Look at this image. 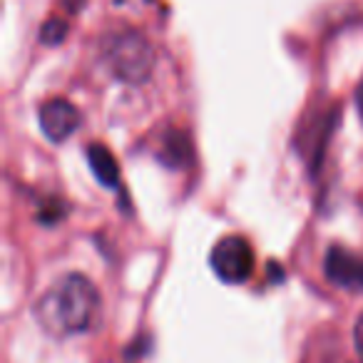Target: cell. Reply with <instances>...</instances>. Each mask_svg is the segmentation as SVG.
<instances>
[{"mask_svg": "<svg viewBox=\"0 0 363 363\" xmlns=\"http://www.w3.org/2000/svg\"><path fill=\"white\" fill-rule=\"evenodd\" d=\"M100 311V294L82 274H65L33 306L38 326L52 338L82 333L95 323Z\"/></svg>", "mask_w": 363, "mask_h": 363, "instance_id": "6da1fadb", "label": "cell"}, {"mask_svg": "<svg viewBox=\"0 0 363 363\" xmlns=\"http://www.w3.org/2000/svg\"><path fill=\"white\" fill-rule=\"evenodd\" d=\"M102 62L117 80L127 85H142L155 70V48L142 33L137 30H120L112 33L100 45Z\"/></svg>", "mask_w": 363, "mask_h": 363, "instance_id": "7a4b0ae2", "label": "cell"}, {"mask_svg": "<svg viewBox=\"0 0 363 363\" xmlns=\"http://www.w3.org/2000/svg\"><path fill=\"white\" fill-rule=\"evenodd\" d=\"M209 267L217 274L219 281L229 284V286H239V284L249 281L254 274V267H257L252 244L244 237H239V234L222 237L212 247Z\"/></svg>", "mask_w": 363, "mask_h": 363, "instance_id": "3957f363", "label": "cell"}, {"mask_svg": "<svg viewBox=\"0 0 363 363\" xmlns=\"http://www.w3.org/2000/svg\"><path fill=\"white\" fill-rule=\"evenodd\" d=\"M323 274L336 289L351 294H363V257L346 247H328L323 259Z\"/></svg>", "mask_w": 363, "mask_h": 363, "instance_id": "277c9868", "label": "cell"}, {"mask_svg": "<svg viewBox=\"0 0 363 363\" xmlns=\"http://www.w3.org/2000/svg\"><path fill=\"white\" fill-rule=\"evenodd\" d=\"M80 110L72 102L60 100V97L43 102L40 110H38V122H40L43 135L50 142H55V145L70 140L77 132V127H80Z\"/></svg>", "mask_w": 363, "mask_h": 363, "instance_id": "5b68a950", "label": "cell"}, {"mask_svg": "<svg viewBox=\"0 0 363 363\" xmlns=\"http://www.w3.org/2000/svg\"><path fill=\"white\" fill-rule=\"evenodd\" d=\"M160 160L167 164V169H182L194 160L192 140L184 130H169L162 137Z\"/></svg>", "mask_w": 363, "mask_h": 363, "instance_id": "8992f818", "label": "cell"}, {"mask_svg": "<svg viewBox=\"0 0 363 363\" xmlns=\"http://www.w3.org/2000/svg\"><path fill=\"white\" fill-rule=\"evenodd\" d=\"M87 162H90L92 174H95V179L100 182L102 187L117 189V184H120V167H117V160L105 145L87 147Z\"/></svg>", "mask_w": 363, "mask_h": 363, "instance_id": "52a82bcc", "label": "cell"}, {"mask_svg": "<svg viewBox=\"0 0 363 363\" xmlns=\"http://www.w3.org/2000/svg\"><path fill=\"white\" fill-rule=\"evenodd\" d=\"M62 35H65V26L57 21H50L45 28H43V43H48V45H55V43L62 40Z\"/></svg>", "mask_w": 363, "mask_h": 363, "instance_id": "ba28073f", "label": "cell"}, {"mask_svg": "<svg viewBox=\"0 0 363 363\" xmlns=\"http://www.w3.org/2000/svg\"><path fill=\"white\" fill-rule=\"evenodd\" d=\"M353 343H356V353L358 358L363 361V313L358 316L356 321V328H353Z\"/></svg>", "mask_w": 363, "mask_h": 363, "instance_id": "9c48e42d", "label": "cell"}, {"mask_svg": "<svg viewBox=\"0 0 363 363\" xmlns=\"http://www.w3.org/2000/svg\"><path fill=\"white\" fill-rule=\"evenodd\" d=\"M356 110H358V117H361V122H363V80L356 90Z\"/></svg>", "mask_w": 363, "mask_h": 363, "instance_id": "30bf717a", "label": "cell"}]
</instances>
